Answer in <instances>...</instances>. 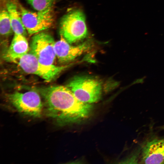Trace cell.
<instances>
[{"label": "cell", "mask_w": 164, "mask_h": 164, "mask_svg": "<svg viewBox=\"0 0 164 164\" xmlns=\"http://www.w3.org/2000/svg\"><path fill=\"white\" fill-rule=\"evenodd\" d=\"M37 90L45 101L47 115L59 125L80 123L92 112V105L79 101L67 86H53Z\"/></svg>", "instance_id": "6da1fadb"}, {"label": "cell", "mask_w": 164, "mask_h": 164, "mask_svg": "<svg viewBox=\"0 0 164 164\" xmlns=\"http://www.w3.org/2000/svg\"><path fill=\"white\" fill-rule=\"evenodd\" d=\"M67 86L80 101L91 104L97 102L101 98V82L95 78L77 76L73 78Z\"/></svg>", "instance_id": "7a4b0ae2"}, {"label": "cell", "mask_w": 164, "mask_h": 164, "mask_svg": "<svg viewBox=\"0 0 164 164\" xmlns=\"http://www.w3.org/2000/svg\"><path fill=\"white\" fill-rule=\"evenodd\" d=\"M60 32L61 35L70 44L85 38L88 32L82 11L76 9L65 15L60 21Z\"/></svg>", "instance_id": "3957f363"}, {"label": "cell", "mask_w": 164, "mask_h": 164, "mask_svg": "<svg viewBox=\"0 0 164 164\" xmlns=\"http://www.w3.org/2000/svg\"><path fill=\"white\" fill-rule=\"evenodd\" d=\"M38 92L30 91L16 92L7 95L10 103L20 112L34 117L41 115L43 105Z\"/></svg>", "instance_id": "277c9868"}, {"label": "cell", "mask_w": 164, "mask_h": 164, "mask_svg": "<svg viewBox=\"0 0 164 164\" xmlns=\"http://www.w3.org/2000/svg\"><path fill=\"white\" fill-rule=\"evenodd\" d=\"M18 9L23 25L30 35L35 34L50 28L54 21L52 8L33 12L19 5Z\"/></svg>", "instance_id": "5b68a950"}, {"label": "cell", "mask_w": 164, "mask_h": 164, "mask_svg": "<svg viewBox=\"0 0 164 164\" xmlns=\"http://www.w3.org/2000/svg\"><path fill=\"white\" fill-rule=\"evenodd\" d=\"M17 62L20 67L25 72L37 75L48 82L53 80L70 66L69 65L59 66L44 64L40 62L30 53H27Z\"/></svg>", "instance_id": "8992f818"}, {"label": "cell", "mask_w": 164, "mask_h": 164, "mask_svg": "<svg viewBox=\"0 0 164 164\" xmlns=\"http://www.w3.org/2000/svg\"><path fill=\"white\" fill-rule=\"evenodd\" d=\"M55 41L50 34L40 32L32 37L30 45V53L42 64L53 65L56 56L54 49Z\"/></svg>", "instance_id": "52a82bcc"}, {"label": "cell", "mask_w": 164, "mask_h": 164, "mask_svg": "<svg viewBox=\"0 0 164 164\" xmlns=\"http://www.w3.org/2000/svg\"><path fill=\"white\" fill-rule=\"evenodd\" d=\"M70 44L62 36L61 39L55 42L54 49L56 57L60 62L71 61L90 50L92 46V43L88 41L76 46Z\"/></svg>", "instance_id": "ba28073f"}, {"label": "cell", "mask_w": 164, "mask_h": 164, "mask_svg": "<svg viewBox=\"0 0 164 164\" xmlns=\"http://www.w3.org/2000/svg\"><path fill=\"white\" fill-rule=\"evenodd\" d=\"M141 162L145 164L164 163V139L148 142L142 150Z\"/></svg>", "instance_id": "9c48e42d"}, {"label": "cell", "mask_w": 164, "mask_h": 164, "mask_svg": "<svg viewBox=\"0 0 164 164\" xmlns=\"http://www.w3.org/2000/svg\"><path fill=\"white\" fill-rule=\"evenodd\" d=\"M29 50V44L25 36L22 35L14 34L10 46L4 57L7 61L17 62L28 53Z\"/></svg>", "instance_id": "30bf717a"}, {"label": "cell", "mask_w": 164, "mask_h": 164, "mask_svg": "<svg viewBox=\"0 0 164 164\" xmlns=\"http://www.w3.org/2000/svg\"><path fill=\"white\" fill-rule=\"evenodd\" d=\"M6 7L13 32L14 34H21L25 36L27 34V31L23 23L16 4L12 1H9L6 4Z\"/></svg>", "instance_id": "8fae6325"}, {"label": "cell", "mask_w": 164, "mask_h": 164, "mask_svg": "<svg viewBox=\"0 0 164 164\" xmlns=\"http://www.w3.org/2000/svg\"><path fill=\"white\" fill-rule=\"evenodd\" d=\"M13 30L9 14L7 10L3 9L0 13V33L3 36L10 34Z\"/></svg>", "instance_id": "7c38bea8"}, {"label": "cell", "mask_w": 164, "mask_h": 164, "mask_svg": "<svg viewBox=\"0 0 164 164\" xmlns=\"http://www.w3.org/2000/svg\"><path fill=\"white\" fill-rule=\"evenodd\" d=\"M36 11H43L52 8L55 0H26Z\"/></svg>", "instance_id": "4fadbf2b"}]
</instances>
